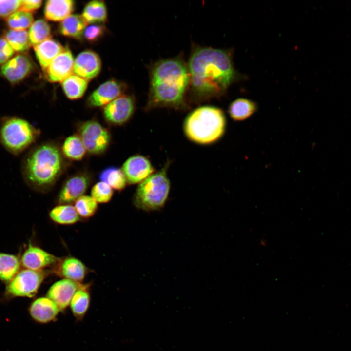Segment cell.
<instances>
[{
  "instance_id": "6da1fadb",
  "label": "cell",
  "mask_w": 351,
  "mask_h": 351,
  "mask_svg": "<svg viewBox=\"0 0 351 351\" xmlns=\"http://www.w3.org/2000/svg\"><path fill=\"white\" fill-rule=\"evenodd\" d=\"M188 69L193 98L197 102L222 95L234 75L229 55L212 48L196 49L190 58Z\"/></svg>"
},
{
  "instance_id": "7a4b0ae2",
  "label": "cell",
  "mask_w": 351,
  "mask_h": 351,
  "mask_svg": "<svg viewBox=\"0 0 351 351\" xmlns=\"http://www.w3.org/2000/svg\"><path fill=\"white\" fill-rule=\"evenodd\" d=\"M189 83L188 69L180 59L168 58L156 62L151 70L145 110L163 107L186 109L185 93Z\"/></svg>"
},
{
  "instance_id": "3957f363",
  "label": "cell",
  "mask_w": 351,
  "mask_h": 351,
  "mask_svg": "<svg viewBox=\"0 0 351 351\" xmlns=\"http://www.w3.org/2000/svg\"><path fill=\"white\" fill-rule=\"evenodd\" d=\"M65 161L60 148L46 142L33 149L23 164V174L27 183L42 191L50 189L62 174Z\"/></svg>"
},
{
  "instance_id": "277c9868",
  "label": "cell",
  "mask_w": 351,
  "mask_h": 351,
  "mask_svg": "<svg viewBox=\"0 0 351 351\" xmlns=\"http://www.w3.org/2000/svg\"><path fill=\"white\" fill-rule=\"evenodd\" d=\"M226 126L225 116L221 109L203 106L188 115L184 121L183 130L190 141L200 145H209L221 138Z\"/></svg>"
},
{
  "instance_id": "5b68a950",
  "label": "cell",
  "mask_w": 351,
  "mask_h": 351,
  "mask_svg": "<svg viewBox=\"0 0 351 351\" xmlns=\"http://www.w3.org/2000/svg\"><path fill=\"white\" fill-rule=\"evenodd\" d=\"M170 164V161L168 160L162 168L138 185L133 199L136 208L150 212L160 210L164 207L171 188L167 175Z\"/></svg>"
},
{
  "instance_id": "8992f818",
  "label": "cell",
  "mask_w": 351,
  "mask_h": 351,
  "mask_svg": "<svg viewBox=\"0 0 351 351\" xmlns=\"http://www.w3.org/2000/svg\"><path fill=\"white\" fill-rule=\"evenodd\" d=\"M38 134L37 129L27 121L12 117L5 120L1 125L0 138L8 151L16 154L30 145Z\"/></svg>"
},
{
  "instance_id": "52a82bcc",
  "label": "cell",
  "mask_w": 351,
  "mask_h": 351,
  "mask_svg": "<svg viewBox=\"0 0 351 351\" xmlns=\"http://www.w3.org/2000/svg\"><path fill=\"white\" fill-rule=\"evenodd\" d=\"M77 130L78 135L89 153L100 155L108 148L111 141L110 133L98 121L82 122L78 124Z\"/></svg>"
},
{
  "instance_id": "ba28073f",
  "label": "cell",
  "mask_w": 351,
  "mask_h": 351,
  "mask_svg": "<svg viewBox=\"0 0 351 351\" xmlns=\"http://www.w3.org/2000/svg\"><path fill=\"white\" fill-rule=\"evenodd\" d=\"M47 273L44 270H22L8 283L6 292L12 297H32L37 293Z\"/></svg>"
},
{
  "instance_id": "9c48e42d",
  "label": "cell",
  "mask_w": 351,
  "mask_h": 351,
  "mask_svg": "<svg viewBox=\"0 0 351 351\" xmlns=\"http://www.w3.org/2000/svg\"><path fill=\"white\" fill-rule=\"evenodd\" d=\"M135 109L134 98L122 95L103 107V115L109 123L122 125L132 117Z\"/></svg>"
},
{
  "instance_id": "30bf717a",
  "label": "cell",
  "mask_w": 351,
  "mask_h": 351,
  "mask_svg": "<svg viewBox=\"0 0 351 351\" xmlns=\"http://www.w3.org/2000/svg\"><path fill=\"white\" fill-rule=\"evenodd\" d=\"M121 170L129 184H140L155 173L148 158L139 154L129 157L123 163Z\"/></svg>"
},
{
  "instance_id": "8fae6325",
  "label": "cell",
  "mask_w": 351,
  "mask_h": 351,
  "mask_svg": "<svg viewBox=\"0 0 351 351\" xmlns=\"http://www.w3.org/2000/svg\"><path fill=\"white\" fill-rule=\"evenodd\" d=\"M91 181L85 173H79L68 178L62 185L57 197L59 204H69L84 195Z\"/></svg>"
},
{
  "instance_id": "7c38bea8",
  "label": "cell",
  "mask_w": 351,
  "mask_h": 351,
  "mask_svg": "<svg viewBox=\"0 0 351 351\" xmlns=\"http://www.w3.org/2000/svg\"><path fill=\"white\" fill-rule=\"evenodd\" d=\"M60 259L40 247L30 243L21 256L20 262L25 269L43 270L47 267H55Z\"/></svg>"
},
{
  "instance_id": "4fadbf2b",
  "label": "cell",
  "mask_w": 351,
  "mask_h": 351,
  "mask_svg": "<svg viewBox=\"0 0 351 351\" xmlns=\"http://www.w3.org/2000/svg\"><path fill=\"white\" fill-rule=\"evenodd\" d=\"M74 65L73 55L68 48H65L44 71L46 78L51 82H61L73 74Z\"/></svg>"
},
{
  "instance_id": "5bb4252c",
  "label": "cell",
  "mask_w": 351,
  "mask_h": 351,
  "mask_svg": "<svg viewBox=\"0 0 351 351\" xmlns=\"http://www.w3.org/2000/svg\"><path fill=\"white\" fill-rule=\"evenodd\" d=\"M125 85L115 79L109 80L100 85L88 97L87 104L90 107L105 106L122 95Z\"/></svg>"
},
{
  "instance_id": "9a60e30c",
  "label": "cell",
  "mask_w": 351,
  "mask_h": 351,
  "mask_svg": "<svg viewBox=\"0 0 351 351\" xmlns=\"http://www.w3.org/2000/svg\"><path fill=\"white\" fill-rule=\"evenodd\" d=\"M101 68V61L98 54L87 50L80 53L74 60V73L87 81L96 77Z\"/></svg>"
},
{
  "instance_id": "2e32d148",
  "label": "cell",
  "mask_w": 351,
  "mask_h": 351,
  "mask_svg": "<svg viewBox=\"0 0 351 351\" xmlns=\"http://www.w3.org/2000/svg\"><path fill=\"white\" fill-rule=\"evenodd\" d=\"M33 65L26 55H16L1 68V75L10 82L16 83L25 78L31 72Z\"/></svg>"
},
{
  "instance_id": "e0dca14e",
  "label": "cell",
  "mask_w": 351,
  "mask_h": 351,
  "mask_svg": "<svg viewBox=\"0 0 351 351\" xmlns=\"http://www.w3.org/2000/svg\"><path fill=\"white\" fill-rule=\"evenodd\" d=\"M80 285V283L63 278L52 285L47 291V297L57 305L60 311L63 310L70 304Z\"/></svg>"
},
{
  "instance_id": "ac0fdd59",
  "label": "cell",
  "mask_w": 351,
  "mask_h": 351,
  "mask_svg": "<svg viewBox=\"0 0 351 351\" xmlns=\"http://www.w3.org/2000/svg\"><path fill=\"white\" fill-rule=\"evenodd\" d=\"M54 272L58 275L77 283L82 281L87 273L84 263L74 257L60 259L54 267Z\"/></svg>"
},
{
  "instance_id": "d6986e66",
  "label": "cell",
  "mask_w": 351,
  "mask_h": 351,
  "mask_svg": "<svg viewBox=\"0 0 351 351\" xmlns=\"http://www.w3.org/2000/svg\"><path fill=\"white\" fill-rule=\"evenodd\" d=\"M60 311L57 305L47 296L36 299L29 308L32 317L40 323H46L54 320Z\"/></svg>"
},
{
  "instance_id": "ffe728a7",
  "label": "cell",
  "mask_w": 351,
  "mask_h": 351,
  "mask_svg": "<svg viewBox=\"0 0 351 351\" xmlns=\"http://www.w3.org/2000/svg\"><path fill=\"white\" fill-rule=\"evenodd\" d=\"M65 49L59 42L52 39L34 47L36 57L43 71Z\"/></svg>"
},
{
  "instance_id": "44dd1931",
  "label": "cell",
  "mask_w": 351,
  "mask_h": 351,
  "mask_svg": "<svg viewBox=\"0 0 351 351\" xmlns=\"http://www.w3.org/2000/svg\"><path fill=\"white\" fill-rule=\"evenodd\" d=\"M75 3L72 0H49L44 9L45 18L50 21H62L74 11Z\"/></svg>"
},
{
  "instance_id": "7402d4cb",
  "label": "cell",
  "mask_w": 351,
  "mask_h": 351,
  "mask_svg": "<svg viewBox=\"0 0 351 351\" xmlns=\"http://www.w3.org/2000/svg\"><path fill=\"white\" fill-rule=\"evenodd\" d=\"M87 25L88 23L81 15L72 14L60 22L59 31L65 37L79 39L83 36Z\"/></svg>"
},
{
  "instance_id": "603a6c76",
  "label": "cell",
  "mask_w": 351,
  "mask_h": 351,
  "mask_svg": "<svg viewBox=\"0 0 351 351\" xmlns=\"http://www.w3.org/2000/svg\"><path fill=\"white\" fill-rule=\"evenodd\" d=\"M257 109L256 103L243 98L233 101L228 108V113L233 120L236 121L244 120L251 117Z\"/></svg>"
},
{
  "instance_id": "cb8c5ba5",
  "label": "cell",
  "mask_w": 351,
  "mask_h": 351,
  "mask_svg": "<svg viewBox=\"0 0 351 351\" xmlns=\"http://www.w3.org/2000/svg\"><path fill=\"white\" fill-rule=\"evenodd\" d=\"M90 296L87 285L81 284L73 295L70 305L74 316L78 320L84 316L90 305Z\"/></svg>"
},
{
  "instance_id": "d4e9b609",
  "label": "cell",
  "mask_w": 351,
  "mask_h": 351,
  "mask_svg": "<svg viewBox=\"0 0 351 351\" xmlns=\"http://www.w3.org/2000/svg\"><path fill=\"white\" fill-rule=\"evenodd\" d=\"M81 16L88 23L101 24L107 20L106 5L102 0H93L87 3Z\"/></svg>"
},
{
  "instance_id": "484cf974",
  "label": "cell",
  "mask_w": 351,
  "mask_h": 351,
  "mask_svg": "<svg viewBox=\"0 0 351 351\" xmlns=\"http://www.w3.org/2000/svg\"><path fill=\"white\" fill-rule=\"evenodd\" d=\"M50 219L61 225H71L79 220L80 216L74 206L70 204H59L49 213Z\"/></svg>"
},
{
  "instance_id": "4316f807",
  "label": "cell",
  "mask_w": 351,
  "mask_h": 351,
  "mask_svg": "<svg viewBox=\"0 0 351 351\" xmlns=\"http://www.w3.org/2000/svg\"><path fill=\"white\" fill-rule=\"evenodd\" d=\"M20 264L17 255L0 252V280L9 283L19 272Z\"/></svg>"
},
{
  "instance_id": "83f0119b",
  "label": "cell",
  "mask_w": 351,
  "mask_h": 351,
  "mask_svg": "<svg viewBox=\"0 0 351 351\" xmlns=\"http://www.w3.org/2000/svg\"><path fill=\"white\" fill-rule=\"evenodd\" d=\"M61 85L66 96L70 99L75 100L83 96L88 81L76 75H72L61 82Z\"/></svg>"
},
{
  "instance_id": "f1b7e54d",
  "label": "cell",
  "mask_w": 351,
  "mask_h": 351,
  "mask_svg": "<svg viewBox=\"0 0 351 351\" xmlns=\"http://www.w3.org/2000/svg\"><path fill=\"white\" fill-rule=\"evenodd\" d=\"M61 152L70 160H81L87 152L84 145L78 135L67 137L63 143Z\"/></svg>"
},
{
  "instance_id": "f546056e",
  "label": "cell",
  "mask_w": 351,
  "mask_h": 351,
  "mask_svg": "<svg viewBox=\"0 0 351 351\" xmlns=\"http://www.w3.org/2000/svg\"><path fill=\"white\" fill-rule=\"evenodd\" d=\"M101 181L107 183L112 189L123 190L127 184L126 177L121 169L112 167L105 169L99 175Z\"/></svg>"
},
{
  "instance_id": "4dcf8cb0",
  "label": "cell",
  "mask_w": 351,
  "mask_h": 351,
  "mask_svg": "<svg viewBox=\"0 0 351 351\" xmlns=\"http://www.w3.org/2000/svg\"><path fill=\"white\" fill-rule=\"evenodd\" d=\"M4 37L16 52H24L28 50L31 46L28 32L26 30L17 31L10 29L5 33Z\"/></svg>"
},
{
  "instance_id": "1f68e13d",
  "label": "cell",
  "mask_w": 351,
  "mask_h": 351,
  "mask_svg": "<svg viewBox=\"0 0 351 351\" xmlns=\"http://www.w3.org/2000/svg\"><path fill=\"white\" fill-rule=\"evenodd\" d=\"M28 34L31 44L34 47L51 39L52 36L49 24L42 19L38 20L33 23Z\"/></svg>"
},
{
  "instance_id": "d6a6232c",
  "label": "cell",
  "mask_w": 351,
  "mask_h": 351,
  "mask_svg": "<svg viewBox=\"0 0 351 351\" xmlns=\"http://www.w3.org/2000/svg\"><path fill=\"white\" fill-rule=\"evenodd\" d=\"M34 22L31 13L22 11L16 12L7 18L6 23L11 30H26Z\"/></svg>"
},
{
  "instance_id": "836d02e7",
  "label": "cell",
  "mask_w": 351,
  "mask_h": 351,
  "mask_svg": "<svg viewBox=\"0 0 351 351\" xmlns=\"http://www.w3.org/2000/svg\"><path fill=\"white\" fill-rule=\"evenodd\" d=\"M74 206L80 217L89 218L96 213L98 203L91 196L83 195L75 201Z\"/></svg>"
},
{
  "instance_id": "e575fe53",
  "label": "cell",
  "mask_w": 351,
  "mask_h": 351,
  "mask_svg": "<svg viewBox=\"0 0 351 351\" xmlns=\"http://www.w3.org/2000/svg\"><path fill=\"white\" fill-rule=\"evenodd\" d=\"M113 189L107 183L99 181L96 183L91 189V196L98 203H108L113 195Z\"/></svg>"
},
{
  "instance_id": "d590c367",
  "label": "cell",
  "mask_w": 351,
  "mask_h": 351,
  "mask_svg": "<svg viewBox=\"0 0 351 351\" xmlns=\"http://www.w3.org/2000/svg\"><path fill=\"white\" fill-rule=\"evenodd\" d=\"M105 33V27L101 24H91L86 27L83 37L90 42H96L100 39Z\"/></svg>"
},
{
  "instance_id": "8d00e7d4",
  "label": "cell",
  "mask_w": 351,
  "mask_h": 351,
  "mask_svg": "<svg viewBox=\"0 0 351 351\" xmlns=\"http://www.w3.org/2000/svg\"><path fill=\"white\" fill-rule=\"evenodd\" d=\"M21 0H0V16L8 17L19 9Z\"/></svg>"
},
{
  "instance_id": "74e56055",
  "label": "cell",
  "mask_w": 351,
  "mask_h": 351,
  "mask_svg": "<svg viewBox=\"0 0 351 351\" xmlns=\"http://www.w3.org/2000/svg\"><path fill=\"white\" fill-rule=\"evenodd\" d=\"M14 53V51L5 39L0 37V65L6 63Z\"/></svg>"
},
{
  "instance_id": "f35d334b",
  "label": "cell",
  "mask_w": 351,
  "mask_h": 351,
  "mask_svg": "<svg viewBox=\"0 0 351 351\" xmlns=\"http://www.w3.org/2000/svg\"><path fill=\"white\" fill-rule=\"evenodd\" d=\"M42 1L41 0H21L19 8L20 11L31 13L40 7Z\"/></svg>"
}]
</instances>
